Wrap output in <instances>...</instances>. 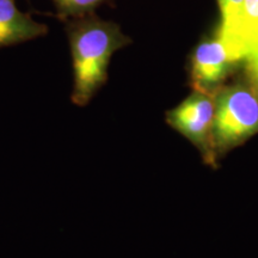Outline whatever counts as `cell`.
Wrapping results in <instances>:
<instances>
[{
	"mask_svg": "<svg viewBox=\"0 0 258 258\" xmlns=\"http://www.w3.org/2000/svg\"><path fill=\"white\" fill-rule=\"evenodd\" d=\"M66 34L73 70L71 101L77 106H86L108 82L111 56L132 40L114 22L95 14L67 21Z\"/></svg>",
	"mask_w": 258,
	"mask_h": 258,
	"instance_id": "1",
	"label": "cell"
},
{
	"mask_svg": "<svg viewBox=\"0 0 258 258\" xmlns=\"http://www.w3.org/2000/svg\"><path fill=\"white\" fill-rule=\"evenodd\" d=\"M213 148L217 159L258 134V93L246 79L214 93Z\"/></svg>",
	"mask_w": 258,
	"mask_h": 258,
	"instance_id": "2",
	"label": "cell"
},
{
	"mask_svg": "<svg viewBox=\"0 0 258 258\" xmlns=\"http://www.w3.org/2000/svg\"><path fill=\"white\" fill-rule=\"evenodd\" d=\"M214 93L195 91L171 110L165 120L171 128L188 139L201 153L206 165L218 167V159L213 148L214 122Z\"/></svg>",
	"mask_w": 258,
	"mask_h": 258,
	"instance_id": "3",
	"label": "cell"
},
{
	"mask_svg": "<svg viewBox=\"0 0 258 258\" xmlns=\"http://www.w3.org/2000/svg\"><path fill=\"white\" fill-rule=\"evenodd\" d=\"M241 61L217 34L201 42L190 60V84L195 91L215 93Z\"/></svg>",
	"mask_w": 258,
	"mask_h": 258,
	"instance_id": "4",
	"label": "cell"
},
{
	"mask_svg": "<svg viewBox=\"0 0 258 258\" xmlns=\"http://www.w3.org/2000/svg\"><path fill=\"white\" fill-rule=\"evenodd\" d=\"M47 32V25L22 12L15 0H0V48L34 40Z\"/></svg>",
	"mask_w": 258,
	"mask_h": 258,
	"instance_id": "5",
	"label": "cell"
},
{
	"mask_svg": "<svg viewBox=\"0 0 258 258\" xmlns=\"http://www.w3.org/2000/svg\"><path fill=\"white\" fill-rule=\"evenodd\" d=\"M258 35V0H244L238 24L227 38H222L237 54L241 62Z\"/></svg>",
	"mask_w": 258,
	"mask_h": 258,
	"instance_id": "6",
	"label": "cell"
},
{
	"mask_svg": "<svg viewBox=\"0 0 258 258\" xmlns=\"http://www.w3.org/2000/svg\"><path fill=\"white\" fill-rule=\"evenodd\" d=\"M109 2L110 0H53L57 17L66 22L93 15L99 6Z\"/></svg>",
	"mask_w": 258,
	"mask_h": 258,
	"instance_id": "7",
	"label": "cell"
},
{
	"mask_svg": "<svg viewBox=\"0 0 258 258\" xmlns=\"http://www.w3.org/2000/svg\"><path fill=\"white\" fill-rule=\"evenodd\" d=\"M220 10L221 22L218 35L222 38H227L237 27L239 21L244 0H217Z\"/></svg>",
	"mask_w": 258,
	"mask_h": 258,
	"instance_id": "8",
	"label": "cell"
},
{
	"mask_svg": "<svg viewBox=\"0 0 258 258\" xmlns=\"http://www.w3.org/2000/svg\"><path fill=\"white\" fill-rule=\"evenodd\" d=\"M245 79L258 93V49L250 50L244 56L243 62Z\"/></svg>",
	"mask_w": 258,
	"mask_h": 258,
	"instance_id": "9",
	"label": "cell"
},
{
	"mask_svg": "<svg viewBox=\"0 0 258 258\" xmlns=\"http://www.w3.org/2000/svg\"><path fill=\"white\" fill-rule=\"evenodd\" d=\"M253 49H258V35H257V37L254 38V41L252 42V44H251V46L249 47V49H247L246 53H249L250 50H253ZM245 55H246V54H245Z\"/></svg>",
	"mask_w": 258,
	"mask_h": 258,
	"instance_id": "10",
	"label": "cell"
}]
</instances>
